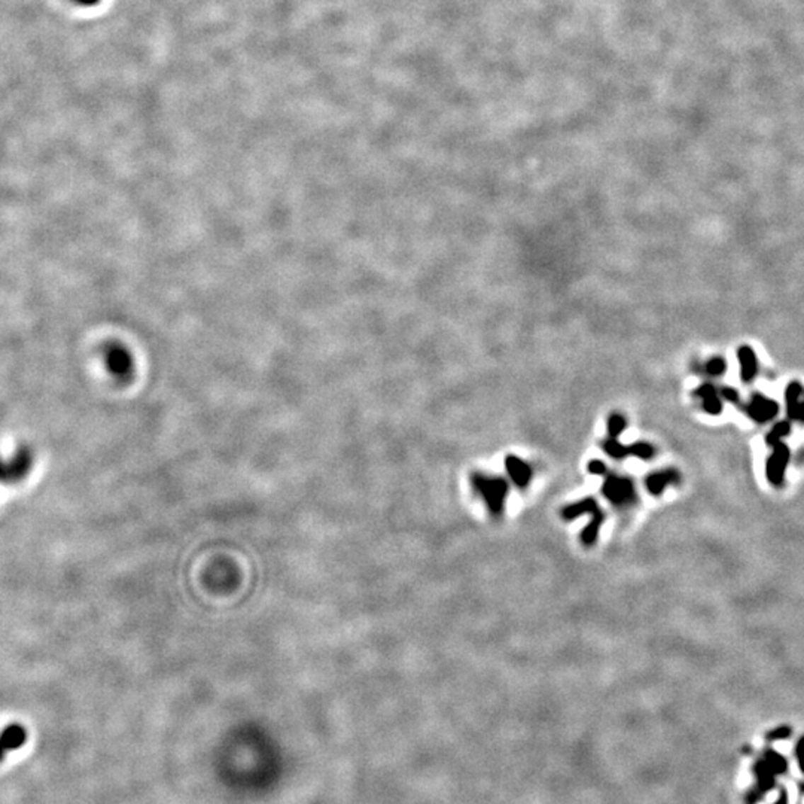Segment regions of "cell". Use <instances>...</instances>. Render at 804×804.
I'll return each mask as SVG.
<instances>
[{
	"label": "cell",
	"instance_id": "obj_1",
	"mask_svg": "<svg viewBox=\"0 0 804 804\" xmlns=\"http://www.w3.org/2000/svg\"><path fill=\"white\" fill-rule=\"evenodd\" d=\"M786 769L788 764L782 755L773 751L766 752L764 757L761 758L755 766L757 785L754 788V791L751 793L752 803L758 801L766 793H769L774 785V776H776V774H782Z\"/></svg>",
	"mask_w": 804,
	"mask_h": 804
},
{
	"label": "cell",
	"instance_id": "obj_2",
	"mask_svg": "<svg viewBox=\"0 0 804 804\" xmlns=\"http://www.w3.org/2000/svg\"><path fill=\"white\" fill-rule=\"evenodd\" d=\"M473 489L478 490L480 495L486 499L487 505L492 510L493 514H499L504 505V499L507 496V484L504 480L499 478H487L481 473H476L472 477Z\"/></svg>",
	"mask_w": 804,
	"mask_h": 804
},
{
	"label": "cell",
	"instance_id": "obj_3",
	"mask_svg": "<svg viewBox=\"0 0 804 804\" xmlns=\"http://www.w3.org/2000/svg\"><path fill=\"white\" fill-rule=\"evenodd\" d=\"M33 465V456L30 450L21 449L17 452L11 461H4L0 457V481L2 483H17L28 473Z\"/></svg>",
	"mask_w": 804,
	"mask_h": 804
},
{
	"label": "cell",
	"instance_id": "obj_4",
	"mask_svg": "<svg viewBox=\"0 0 804 804\" xmlns=\"http://www.w3.org/2000/svg\"><path fill=\"white\" fill-rule=\"evenodd\" d=\"M788 462H789V449L786 444H783L782 441L773 444V453L769 457L766 466L767 480L773 486H781L783 483Z\"/></svg>",
	"mask_w": 804,
	"mask_h": 804
},
{
	"label": "cell",
	"instance_id": "obj_5",
	"mask_svg": "<svg viewBox=\"0 0 804 804\" xmlns=\"http://www.w3.org/2000/svg\"><path fill=\"white\" fill-rule=\"evenodd\" d=\"M605 495L611 499V502L616 505H630L635 502V490L633 484L626 478L620 477H609L605 484Z\"/></svg>",
	"mask_w": 804,
	"mask_h": 804
},
{
	"label": "cell",
	"instance_id": "obj_6",
	"mask_svg": "<svg viewBox=\"0 0 804 804\" xmlns=\"http://www.w3.org/2000/svg\"><path fill=\"white\" fill-rule=\"evenodd\" d=\"M779 411V406L776 402L763 396V395H758L755 394L751 399V402L746 407V413H748L750 418L752 420H755L757 423H766L769 420H771L774 415L778 414Z\"/></svg>",
	"mask_w": 804,
	"mask_h": 804
},
{
	"label": "cell",
	"instance_id": "obj_7",
	"mask_svg": "<svg viewBox=\"0 0 804 804\" xmlns=\"http://www.w3.org/2000/svg\"><path fill=\"white\" fill-rule=\"evenodd\" d=\"M106 365L112 374L117 377H125L132 371V361L128 353L118 346H112L106 350Z\"/></svg>",
	"mask_w": 804,
	"mask_h": 804
},
{
	"label": "cell",
	"instance_id": "obj_8",
	"mask_svg": "<svg viewBox=\"0 0 804 804\" xmlns=\"http://www.w3.org/2000/svg\"><path fill=\"white\" fill-rule=\"evenodd\" d=\"M737 359L740 364V377L745 383H750L754 380L758 372V361L757 355L752 348L742 346L737 350Z\"/></svg>",
	"mask_w": 804,
	"mask_h": 804
},
{
	"label": "cell",
	"instance_id": "obj_9",
	"mask_svg": "<svg viewBox=\"0 0 804 804\" xmlns=\"http://www.w3.org/2000/svg\"><path fill=\"white\" fill-rule=\"evenodd\" d=\"M27 740V731L20 724H11L8 725L2 733H0V743L8 751H16L25 743Z\"/></svg>",
	"mask_w": 804,
	"mask_h": 804
},
{
	"label": "cell",
	"instance_id": "obj_10",
	"mask_svg": "<svg viewBox=\"0 0 804 804\" xmlns=\"http://www.w3.org/2000/svg\"><path fill=\"white\" fill-rule=\"evenodd\" d=\"M696 396H699L701 399V406L703 410L709 414H720L723 411V402L718 396V392L715 391V387L709 383L706 384H701L699 389L694 392Z\"/></svg>",
	"mask_w": 804,
	"mask_h": 804
},
{
	"label": "cell",
	"instance_id": "obj_11",
	"mask_svg": "<svg viewBox=\"0 0 804 804\" xmlns=\"http://www.w3.org/2000/svg\"><path fill=\"white\" fill-rule=\"evenodd\" d=\"M803 399H804L803 386L797 381L789 383L788 387L785 389V401H786L788 418L791 420L797 419V411H798V407H800Z\"/></svg>",
	"mask_w": 804,
	"mask_h": 804
},
{
	"label": "cell",
	"instance_id": "obj_12",
	"mask_svg": "<svg viewBox=\"0 0 804 804\" xmlns=\"http://www.w3.org/2000/svg\"><path fill=\"white\" fill-rule=\"evenodd\" d=\"M507 469L510 472L511 478L519 486H526L530 480V476H532V469H530V466L515 456L507 457Z\"/></svg>",
	"mask_w": 804,
	"mask_h": 804
},
{
	"label": "cell",
	"instance_id": "obj_13",
	"mask_svg": "<svg viewBox=\"0 0 804 804\" xmlns=\"http://www.w3.org/2000/svg\"><path fill=\"white\" fill-rule=\"evenodd\" d=\"M678 481V472L673 471V469H667L663 472H657L653 473V476L648 478L647 484H648V489L651 493H662L663 489L666 486L672 484V483H677Z\"/></svg>",
	"mask_w": 804,
	"mask_h": 804
},
{
	"label": "cell",
	"instance_id": "obj_14",
	"mask_svg": "<svg viewBox=\"0 0 804 804\" xmlns=\"http://www.w3.org/2000/svg\"><path fill=\"white\" fill-rule=\"evenodd\" d=\"M789 432H791V423L786 422V420L779 422L778 425L773 426V429L770 430V434L767 435V438H766L767 444H769V446H773V444L781 442V440L785 438Z\"/></svg>",
	"mask_w": 804,
	"mask_h": 804
},
{
	"label": "cell",
	"instance_id": "obj_15",
	"mask_svg": "<svg viewBox=\"0 0 804 804\" xmlns=\"http://www.w3.org/2000/svg\"><path fill=\"white\" fill-rule=\"evenodd\" d=\"M626 429V419L621 414L614 413L608 419V432L611 438H616Z\"/></svg>",
	"mask_w": 804,
	"mask_h": 804
},
{
	"label": "cell",
	"instance_id": "obj_16",
	"mask_svg": "<svg viewBox=\"0 0 804 804\" xmlns=\"http://www.w3.org/2000/svg\"><path fill=\"white\" fill-rule=\"evenodd\" d=\"M724 371H725V361L720 356L712 357L711 361L706 364V372L713 377L724 374Z\"/></svg>",
	"mask_w": 804,
	"mask_h": 804
},
{
	"label": "cell",
	"instance_id": "obj_17",
	"mask_svg": "<svg viewBox=\"0 0 804 804\" xmlns=\"http://www.w3.org/2000/svg\"><path fill=\"white\" fill-rule=\"evenodd\" d=\"M789 735H791V728L783 725V727H778L776 730L770 731V733L767 735V739H769L770 742H773V740H783V739H786Z\"/></svg>",
	"mask_w": 804,
	"mask_h": 804
},
{
	"label": "cell",
	"instance_id": "obj_18",
	"mask_svg": "<svg viewBox=\"0 0 804 804\" xmlns=\"http://www.w3.org/2000/svg\"><path fill=\"white\" fill-rule=\"evenodd\" d=\"M796 754H797L800 770L804 773V737H801L800 742L797 743V751H796Z\"/></svg>",
	"mask_w": 804,
	"mask_h": 804
},
{
	"label": "cell",
	"instance_id": "obj_19",
	"mask_svg": "<svg viewBox=\"0 0 804 804\" xmlns=\"http://www.w3.org/2000/svg\"><path fill=\"white\" fill-rule=\"evenodd\" d=\"M723 396H724L725 399H728V401L736 402L737 398H739V394H737L735 389H730V387H724V389H723Z\"/></svg>",
	"mask_w": 804,
	"mask_h": 804
},
{
	"label": "cell",
	"instance_id": "obj_20",
	"mask_svg": "<svg viewBox=\"0 0 804 804\" xmlns=\"http://www.w3.org/2000/svg\"><path fill=\"white\" fill-rule=\"evenodd\" d=\"M76 2L84 5V6H93V5L98 4V0H76Z\"/></svg>",
	"mask_w": 804,
	"mask_h": 804
},
{
	"label": "cell",
	"instance_id": "obj_21",
	"mask_svg": "<svg viewBox=\"0 0 804 804\" xmlns=\"http://www.w3.org/2000/svg\"><path fill=\"white\" fill-rule=\"evenodd\" d=\"M774 804H788V794H786V791H782V793H781L779 800H778L776 803H774Z\"/></svg>",
	"mask_w": 804,
	"mask_h": 804
},
{
	"label": "cell",
	"instance_id": "obj_22",
	"mask_svg": "<svg viewBox=\"0 0 804 804\" xmlns=\"http://www.w3.org/2000/svg\"><path fill=\"white\" fill-rule=\"evenodd\" d=\"M5 754H6V750L4 748V745H2V743H0V761H2V759H4Z\"/></svg>",
	"mask_w": 804,
	"mask_h": 804
}]
</instances>
